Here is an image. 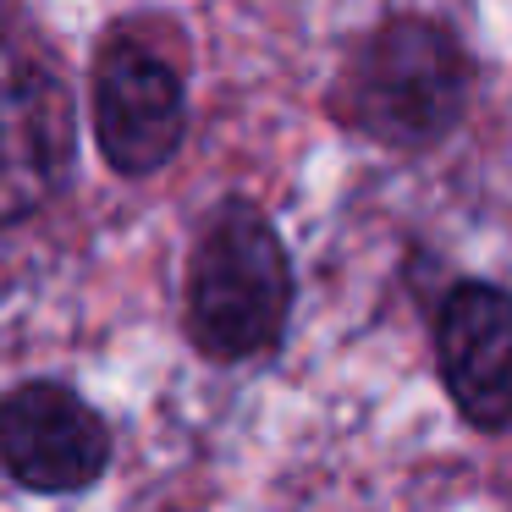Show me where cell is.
I'll list each match as a JSON object with an SVG mask.
<instances>
[{
    "instance_id": "obj_1",
    "label": "cell",
    "mask_w": 512,
    "mask_h": 512,
    "mask_svg": "<svg viewBox=\"0 0 512 512\" xmlns=\"http://www.w3.org/2000/svg\"><path fill=\"white\" fill-rule=\"evenodd\" d=\"M474 61L435 17H391L364 34L336 78V116L380 149H430L463 122Z\"/></svg>"
},
{
    "instance_id": "obj_2",
    "label": "cell",
    "mask_w": 512,
    "mask_h": 512,
    "mask_svg": "<svg viewBox=\"0 0 512 512\" xmlns=\"http://www.w3.org/2000/svg\"><path fill=\"white\" fill-rule=\"evenodd\" d=\"M188 336L210 364H248L281 347L292 314V259L276 221L248 199L210 210L188 254Z\"/></svg>"
},
{
    "instance_id": "obj_3",
    "label": "cell",
    "mask_w": 512,
    "mask_h": 512,
    "mask_svg": "<svg viewBox=\"0 0 512 512\" xmlns=\"http://www.w3.org/2000/svg\"><path fill=\"white\" fill-rule=\"evenodd\" d=\"M78 105L61 72L28 61L0 23V226L39 215L72 177Z\"/></svg>"
},
{
    "instance_id": "obj_4",
    "label": "cell",
    "mask_w": 512,
    "mask_h": 512,
    "mask_svg": "<svg viewBox=\"0 0 512 512\" xmlns=\"http://www.w3.org/2000/svg\"><path fill=\"white\" fill-rule=\"evenodd\" d=\"M94 144L116 177H155L182 155L188 138V89L166 56L138 39H111L94 56Z\"/></svg>"
},
{
    "instance_id": "obj_5",
    "label": "cell",
    "mask_w": 512,
    "mask_h": 512,
    "mask_svg": "<svg viewBox=\"0 0 512 512\" xmlns=\"http://www.w3.org/2000/svg\"><path fill=\"white\" fill-rule=\"evenodd\" d=\"M0 468L34 496H78L111 468V424L61 380H23L0 397Z\"/></svg>"
},
{
    "instance_id": "obj_6",
    "label": "cell",
    "mask_w": 512,
    "mask_h": 512,
    "mask_svg": "<svg viewBox=\"0 0 512 512\" xmlns=\"http://www.w3.org/2000/svg\"><path fill=\"white\" fill-rule=\"evenodd\" d=\"M435 369L474 430L512 424V292L496 281H457L435 303Z\"/></svg>"
}]
</instances>
